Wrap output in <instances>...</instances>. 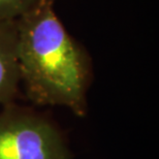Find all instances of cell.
<instances>
[{
  "label": "cell",
  "mask_w": 159,
  "mask_h": 159,
  "mask_svg": "<svg viewBox=\"0 0 159 159\" xmlns=\"http://www.w3.org/2000/svg\"><path fill=\"white\" fill-rule=\"evenodd\" d=\"M21 85L17 54V20L0 22V107L14 103Z\"/></svg>",
  "instance_id": "obj_3"
},
{
  "label": "cell",
  "mask_w": 159,
  "mask_h": 159,
  "mask_svg": "<svg viewBox=\"0 0 159 159\" xmlns=\"http://www.w3.org/2000/svg\"><path fill=\"white\" fill-rule=\"evenodd\" d=\"M0 159H74L55 124L15 106L0 110Z\"/></svg>",
  "instance_id": "obj_2"
},
{
  "label": "cell",
  "mask_w": 159,
  "mask_h": 159,
  "mask_svg": "<svg viewBox=\"0 0 159 159\" xmlns=\"http://www.w3.org/2000/svg\"><path fill=\"white\" fill-rule=\"evenodd\" d=\"M37 0H0V22L18 20Z\"/></svg>",
  "instance_id": "obj_4"
},
{
  "label": "cell",
  "mask_w": 159,
  "mask_h": 159,
  "mask_svg": "<svg viewBox=\"0 0 159 159\" xmlns=\"http://www.w3.org/2000/svg\"><path fill=\"white\" fill-rule=\"evenodd\" d=\"M55 0H37L17 20L21 84L31 102L63 107L78 117L87 114L91 59L54 9Z\"/></svg>",
  "instance_id": "obj_1"
}]
</instances>
